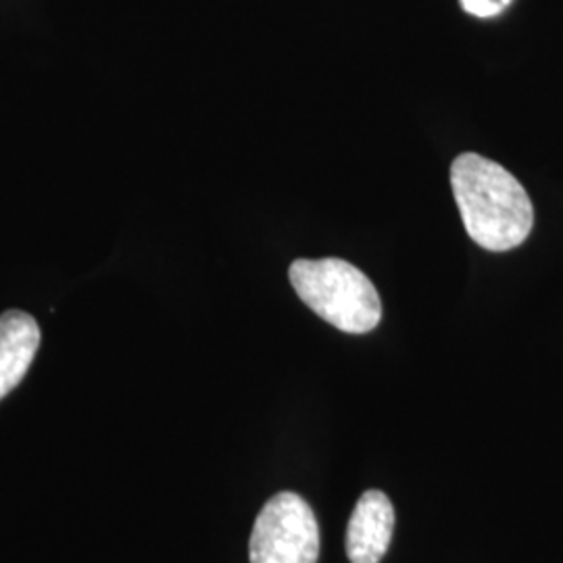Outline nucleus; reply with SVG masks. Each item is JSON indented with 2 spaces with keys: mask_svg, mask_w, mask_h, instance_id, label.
<instances>
[{
  "mask_svg": "<svg viewBox=\"0 0 563 563\" xmlns=\"http://www.w3.org/2000/svg\"><path fill=\"white\" fill-rule=\"evenodd\" d=\"M451 186L467 236L486 251H511L532 232V201L504 165L463 153L451 165Z\"/></svg>",
  "mask_w": 563,
  "mask_h": 563,
  "instance_id": "obj_1",
  "label": "nucleus"
},
{
  "mask_svg": "<svg viewBox=\"0 0 563 563\" xmlns=\"http://www.w3.org/2000/svg\"><path fill=\"white\" fill-rule=\"evenodd\" d=\"M251 563H318L320 526L297 493H278L263 505L249 543Z\"/></svg>",
  "mask_w": 563,
  "mask_h": 563,
  "instance_id": "obj_3",
  "label": "nucleus"
},
{
  "mask_svg": "<svg viewBox=\"0 0 563 563\" xmlns=\"http://www.w3.org/2000/svg\"><path fill=\"white\" fill-rule=\"evenodd\" d=\"M41 346V328L23 311L0 316V401L25 378Z\"/></svg>",
  "mask_w": 563,
  "mask_h": 563,
  "instance_id": "obj_5",
  "label": "nucleus"
},
{
  "mask_svg": "<svg viewBox=\"0 0 563 563\" xmlns=\"http://www.w3.org/2000/svg\"><path fill=\"white\" fill-rule=\"evenodd\" d=\"M295 292L323 322L346 334L372 332L383 320V301L360 267L344 260H297L288 269Z\"/></svg>",
  "mask_w": 563,
  "mask_h": 563,
  "instance_id": "obj_2",
  "label": "nucleus"
},
{
  "mask_svg": "<svg viewBox=\"0 0 563 563\" xmlns=\"http://www.w3.org/2000/svg\"><path fill=\"white\" fill-rule=\"evenodd\" d=\"M395 530V509L380 490H367L346 526V558L351 563H380Z\"/></svg>",
  "mask_w": 563,
  "mask_h": 563,
  "instance_id": "obj_4",
  "label": "nucleus"
},
{
  "mask_svg": "<svg viewBox=\"0 0 563 563\" xmlns=\"http://www.w3.org/2000/svg\"><path fill=\"white\" fill-rule=\"evenodd\" d=\"M462 2L463 11H467L474 18H495L499 13H504L505 7L511 0H460Z\"/></svg>",
  "mask_w": 563,
  "mask_h": 563,
  "instance_id": "obj_6",
  "label": "nucleus"
}]
</instances>
